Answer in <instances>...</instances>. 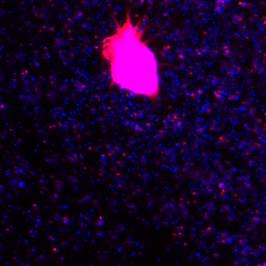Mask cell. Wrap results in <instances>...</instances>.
<instances>
[{"label": "cell", "instance_id": "obj_1", "mask_svg": "<svg viewBox=\"0 0 266 266\" xmlns=\"http://www.w3.org/2000/svg\"><path fill=\"white\" fill-rule=\"evenodd\" d=\"M102 39L100 52L108 65L111 82L121 90L154 100L160 93L156 55L143 39L144 29L134 22L127 9L122 21Z\"/></svg>", "mask_w": 266, "mask_h": 266}]
</instances>
